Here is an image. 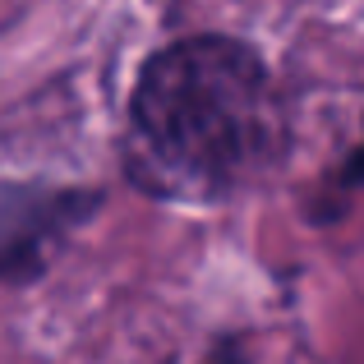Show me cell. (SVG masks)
<instances>
[{
	"mask_svg": "<svg viewBox=\"0 0 364 364\" xmlns=\"http://www.w3.org/2000/svg\"><path fill=\"white\" fill-rule=\"evenodd\" d=\"M291 148V102L249 37H176L134 74L120 129V171L152 203H231L272 180Z\"/></svg>",
	"mask_w": 364,
	"mask_h": 364,
	"instance_id": "6da1fadb",
	"label": "cell"
},
{
	"mask_svg": "<svg viewBox=\"0 0 364 364\" xmlns=\"http://www.w3.org/2000/svg\"><path fill=\"white\" fill-rule=\"evenodd\" d=\"M107 208V189L46 176H0V286L28 291L55 267L83 226Z\"/></svg>",
	"mask_w": 364,
	"mask_h": 364,
	"instance_id": "7a4b0ae2",
	"label": "cell"
},
{
	"mask_svg": "<svg viewBox=\"0 0 364 364\" xmlns=\"http://www.w3.org/2000/svg\"><path fill=\"white\" fill-rule=\"evenodd\" d=\"M360 171H364V152L360 148H346L341 161L318 180L309 198V222L314 226H337L341 217L350 213V203L360 198Z\"/></svg>",
	"mask_w": 364,
	"mask_h": 364,
	"instance_id": "3957f363",
	"label": "cell"
},
{
	"mask_svg": "<svg viewBox=\"0 0 364 364\" xmlns=\"http://www.w3.org/2000/svg\"><path fill=\"white\" fill-rule=\"evenodd\" d=\"M198 364H254V350H249L245 332H217Z\"/></svg>",
	"mask_w": 364,
	"mask_h": 364,
	"instance_id": "277c9868",
	"label": "cell"
}]
</instances>
